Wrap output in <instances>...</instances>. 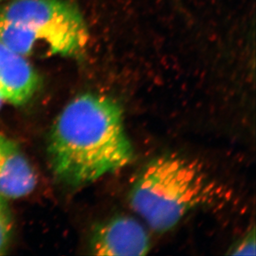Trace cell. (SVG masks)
Instances as JSON below:
<instances>
[{
    "label": "cell",
    "instance_id": "cell-1",
    "mask_svg": "<svg viewBox=\"0 0 256 256\" xmlns=\"http://www.w3.org/2000/svg\"><path fill=\"white\" fill-rule=\"evenodd\" d=\"M48 154L54 176L72 186L92 184L123 168L134 158L123 110L104 94L78 96L54 122Z\"/></svg>",
    "mask_w": 256,
    "mask_h": 256
},
{
    "label": "cell",
    "instance_id": "cell-2",
    "mask_svg": "<svg viewBox=\"0 0 256 256\" xmlns=\"http://www.w3.org/2000/svg\"><path fill=\"white\" fill-rule=\"evenodd\" d=\"M215 190L202 166L178 155L151 160L131 186L130 202L150 228L166 232L192 210L208 202Z\"/></svg>",
    "mask_w": 256,
    "mask_h": 256
},
{
    "label": "cell",
    "instance_id": "cell-3",
    "mask_svg": "<svg viewBox=\"0 0 256 256\" xmlns=\"http://www.w3.org/2000/svg\"><path fill=\"white\" fill-rule=\"evenodd\" d=\"M0 20L24 30L38 51L51 55L76 56L88 41L82 15L66 0H11L0 6Z\"/></svg>",
    "mask_w": 256,
    "mask_h": 256
},
{
    "label": "cell",
    "instance_id": "cell-4",
    "mask_svg": "<svg viewBox=\"0 0 256 256\" xmlns=\"http://www.w3.org/2000/svg\"><path fill=\"white\" fill-rule=\"evenodd\" d=\"M150 250L147 230L138 220L126 216L96 226L90 238V250L97 256H145Z\"/></svg>",
    "mask_w": 256,
    "mask_h": 256
},
{
    "label": "cell",
    "instance_id": "cell-5",
    "mask_svg": "<svg viewBox=\"0 0 256 256\" xmlns=\"http://www.w3.org/2000/svg\"><path fill=\"white\" fill-rule=\"evenodd\" d=\"M24 58L0 42V98L12 104L28 102L39 85L38 76Z\"/></svg>",
    "mask_w": 256,
    "mask_h": 256
},
{
    "label": "cell",
    "instance_id": "cell-6",
    "mask_svg": "<svg viewBox=\"0 0 256 256\" xmlns=\"http://www.w3.org/2000/svg\"><path fill=\"white\" fill-rule=\"evenodd\" d=\"M36 175L15 142L0 134V196L20 198L34 191Z\"/></svg>",
    "mask_w": 256,
    "mask_h": 256
},
{
    "label": "cell",
    "instance_id": "cell-7",
    "mask_svg": "<svg viewBox=\"0 0 256 256\" xmlns=\"http://www.w3.org/2000/svg\"><path fill=\"white\" fill-rule=\"evenodd\" d=\"M12 216L6 199L0 196V254H4L12 230Z\"/></svg>",
    "mask_w": 256,
    "mask_h": 256
},
{
    "label": "cell",
    "instance_id": "cell-8",
    "mask_svg": "<svg viewBox=\"0 0 256 256\" xmlns=\"http://www.w3.org/2000/svg\"><path fill=\"white\" fill-rule=\"evenodd\" d=\"M228 254L234 256H249L256 254V234L254 228L247 232L236 244L230 249Z\"/></svg>",
    "mask_w": 256,
    "mask_h": 256
},
{
    "label": "cell",
    "instance_id": "cell-9",
    "mask_svg": "<svg viewBox=\"0 0 256 256\" xmlns=\"http://www.w3.org/2000/svg\"><path fill=\"white\" fill-rule=\"evenodd\" d=\"M2 100L0 98V108H1V106H2Z\"/></svg>",
    "mask_w": 256,
    "mask_h": 256
}]
</instances>
